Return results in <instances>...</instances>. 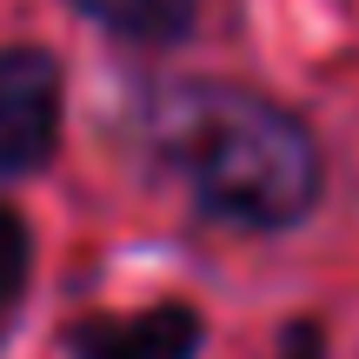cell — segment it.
<instances>
[{
	"label": "cell",
	"mask_w": 359,
	"mask_h": 359,
	"mask_svg": "<svg viewBox=\"0 0 359 359\" xmlns=\"http://www.w3.org/2000/svg\"><path fill=\"white\" fill-rule=\"evenodd\" d=\"M133 140L193 213L233 233L306 226L326 200V147L313 120L240 80L180 74L140 87Z\"/></svg>",
	"instance_id": "obj_1"
},
{
	"label": "cell",
	"mask_w": 359,
	"mask_h": 359,
	"mask_svg": "<svg viewBox=\"0 0 359 359\" xmlns=\"http://www.w3.org/2000/svg\"><path fill=\"white\" fill-rule=\"evenodd\" d=\"M27 286H34V226H27V213L13 200H0V346L20 326Z\"/></svg>",
	"instance_id": "obj_5"
},
{
	"label": "cell",
	"mask_w": 359,
	"mask_h": 359,
	"mask_svg": "<svg viewBox=\"0 0 359 359\" xmlns=\"http://www.w3.org/2000/svg\"><path fill=\"white\" fill-rule=\"evenodd\" d=\"M87 27H100L107 40H127V47L167 53L187 47L193 27H200V0H67Z\"/></svg>",
	"instance_id": "obj_4"
},
{
	"label": "cell",
	"mask_w": 359,
	"mask_h": 359,
	"mask_svg": "<svg viewBox=\"0 0 359 359\" xmlns=\"http://www.w3.org/2000/svg\"><path fill=\"white\" fill-rule=\"evenodd\" d=\"M67 127V67L40 40L0 47V180L47 173Z\"/></svg>",
	"instance_id": "obj_2"
},
{
	"label": "cell",
	"mask_w": 359,
	"mask_h": 359,
	"mask_svg": "<svg viewBox=\"0 0 359 359\" xmlns=\"http://www.w3.org/2000/svg\"><path fill=\"white\" fill-rule=\"evenodd\" d=\"M273 359H333L326 320H313V313H293V320L273 333Z\"/></svg>",
	"instance_id": "obj_6"
},
{
	"label": "cell",
	"mask_w": 359,
	"mask_h": 359,
	"mask_svg": "<svg viewBox=\"0 0 359 359\" xmlns=\"http://www.w3.org/2000/svg\"><path fill=\"white\" fill-rule=\"evenodd\" d=\"M206 313L193 299H154L140 313H80L60 326L67 359H200Z\"/></svg>",
	"instance_id": "obj_3"
}]
</instances>
